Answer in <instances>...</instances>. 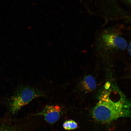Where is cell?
<instances>
[{
	"mask_svg": "<svg viewBox=\"0 0 131 131\" xmlns=\"http://www.w3.org/2000/svg\"><path fill=\"white\" fill-rule=\"evenodd\" d=\"M63 127L65 129L70 130L77 129L78 125L77 123L74 120H69L66 121L64 123Z\"/></svg>",
	"mask_w": 131,
	"mask_h": 131,
	"instance_id": "52a82bcc",
	"label": "cell"
},
{
	"mask_svg": "<svg viewBox=\"0 0 131 131\" xmlns=\"http://www.w3.org/2000/svg\"><path fill=\"white\" fill-rule=\"evenodd\" d=\"M44 95L43 92L36 89L27 85L20 86L7 99L9 112L15 114L33 99Z\"/></svg>",
	"mask_w": 131,
	"mask_h": 131,
	"instance_id": "7a4b0ae2",
	"label": "cell"
},
{
	"mask_svg": "<svg viewBox=\"0 0 131 131\" xmlns=\"http://www.w3.org/2000/svg\"><path fill=\"white\" fill-rule=\"evenodd\" d=\"M83 82V86L87 90L91 91L96 88V82L95 78L92 76L88 75L84 78Z\"/></svg>",
	"mask_w": 131,
	"mask_h": 131,
	"instance_id": "8992f818",
	"label": "cell"
},
{
	"mask_svg": "<svg viewBox=\"0 0 131 131\" xmlns=\"http://www.w3.org/2000/svg\"><path fill=\"white\" fill-rule=\"evenodd\" d=\"M20 120L8 114L0 118V131H25Z\"/></svg>",
	"mask_w": 131,
	"mask_h": 131,
	"instance_id": "277c9868",
	"label": "cell"
},
{
	"mask_svg": "<svg viewBox=\"0 0 131 131\" xmlns=\"http://www.w3.org/2000/svg\"><path fill=\"white\" fill-rule=\"evenodd\" d=\"M92 114L96 120L103 123L110 122L120 117L131 118V104L123 99L114 101L106 94L100 98Z\"/></svg>",
	"mask_w": 131,
	"mask_h": 131,
	"instance_id": "6da1fadb",
	"label": "cell"
},
{
	"mask_svg": "<svg viewBox=\"0 0 131 131\" xmlns=\"http://www.w3.org/2000/svg\"><path fill=\"white\" fill-rule=\"evenodd\" d=\"M128 50L129 54L131 57V41L129 44L128 47Z\"/></svg>",
	"mask_w": 131,
	"mask_h": 131,
	"instance_id": "ba28073f",
	"label": "cell"
},
{
	"mask_svg": "<svg viewBox=\"0 0 131 131\" xmlns=\"http://www.w3.org/2000/svg\"><path fill=\"white\" fill-rule=\"evenodd\" d=\"M101 38L103 46L106 48L122 50L127 48L128 45L126 40L117 34L107 32L102 35Z\"/></svg>",
	"mask_w": 131,
	"mask_h": 131,
	"instance_id": "3957f363",
	"label": "cell"
},
{
	"mask_svg": "<svg viewBox=\"0 0 131 131\" xmlns=\"http://www.w3.org/2000/svg\"><path fill=\"white\" fill-rule=\"evenodd\" d=\"M126 1L129 3H131V0H125Z\"/></svg>",
	"mask_w": 131,
	"mask_h": 131,
	"instance_id": "9c48e42d",
	"label": "cell"
},
{
	"mask_svg": "<svg viewBox=\"0 0 131 131\" xmlns=\"http://www.w3.org/2000/svg\"><path fill=\"white\" fill-rule=\"evenodd\" d=\"M62 113V109L57 105H48L45 106L41 112L34 115L43 116L45 120L50 123H55L59 119Z\"/></svg>",
	"mask_w": 131,
	"mask_h": 131,
	"instance_id": "5b68a950",
	"label": "cell"
}]
</instances>
